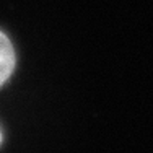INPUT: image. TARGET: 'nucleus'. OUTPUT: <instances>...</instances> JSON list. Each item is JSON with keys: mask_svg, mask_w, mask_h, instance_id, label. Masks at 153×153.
I'll return each instance as SVG.
<instances>
[{"mask_svg": "<svg viewBox=\"0 0 153 153\" xmlns=\"http://www.w3.org/2000/svg\"><path fill=\"white\" fill-rule=\"evenodd\" d=\"M15 68V51L10 39L0 31V86L10 78Z\"/></svg>", "mask_w": 153, "mask_h": 153, "instance_id": "obj_1", "label": "nucleus"}]
</instances>
